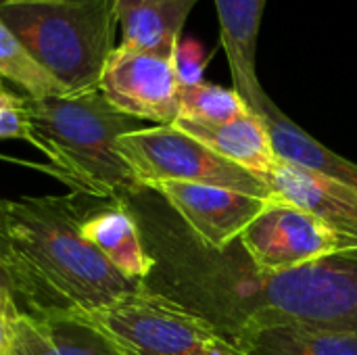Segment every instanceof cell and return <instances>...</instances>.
Wrapping results in <instances>:
<instances>
[{
	"instance_id": "1",
	"label": "cell",
	"mask_w": 357,
	"mask_h": 355,
	"mask_svg": "<svg viewBox=\"0 0 357 355\" xmlns=\"http://www.w3.org/2000/svg\"><path fill=\"white\" fill-rule=\"evenodd\" d=\"M86 213L77 195L0 199L6 268L29 310L92 312L142 287L82 236Z\"/></svg>"
},
{
	"instance_id": "2",
	"label": "cell",
	"mask_w": 357,
	"mask_h": 355,
	"mask_svg": "<svg viewBox=\"0 0 357 355\" xmlns=\"http://www.w3.org/2000/svg\"><path fill=\"white\" fill-rule=\"evenodd\" d=\"M29 144L50 165L42 167L75 192L123 203L144 190L119 151V138L140 130V121L117 111L96 90L27 98Z\"/></svg>"
},
{
	"instance_id": "3",
	"label": "cell",
	"mask_w": 357,
	"mask_h": 355,
	"mask_svg": "<svg viewBox=\"0 0 357 355\" xmlns=\"http://www.w3.org/2000/svg\"><path fill=\"white\" fill-rule=\"evenodd\" d=\"M0 19L65 94L98 88L115 50V0H8Z\"/></svg>"
},
{
	"instance_id": "4",
	"label": "cell",
	"mask_w": 357,
	"mask_h": 355,
	"mask_svg": "<svg viewBox=\"0 0 357 355\" xmlns=\"http://www.w3.org/2000/svg\"><path fill=\"white\" fill-rule=\"evenodd\" d=\"M224 303H249L226 333L243 324L357 331V262L339 255L278 274L224 272Z\"/></svg>"
},
{
	"instance_id": "5",
	"label": "cell",
	"mask_w": 357,
	"mask_h": 355,
	"mask_svg": "<svg viewBox=\"0 0 357 355\" xmlns=\"http://www.w3.org/2000/svg\"><path fill=\"white\" fill-rule=\"evenodd\" d=\"M121 355H249L207 316L144 289L92 312H77Z\"/></svg>"
},
{
	"instance_id": "6",
	"label": "cell",
	"mask_w": 357,
	"mask_h": 355,
	"mask_svg": "<svg viewBox=\"0 0 357 355\" xmlns=\"http://www.w3.org/2000/svg\"><path fill=\"white\" fill-rule=\"evenodd\" d=\"M119 151L142 188L155 190L161 184L180 182L272 199V188L266 182L226 161L174 123L130 132L119 138Z\"/></svg>"
},
{
	"instance_id": "7",
	"label": "cell",
	"mask_w": 357,
	"mask_h": 355,
	"mask_svg": "<svg viewBox=\"0 0 357 355\" xmlns=\"http://www.w3.org/2000/svg\"><path fill=\"white\" fill-rule=\"evenodd\" d=\"M238 241L259 274H278L357 251V239L276 197L268 199Z\"/></svg>"
},
{
	"instance_id": "8",
	"label": "cell",
	"mask_w": 357,
	"mask_h": 355,
	"mask_svg": "<svg viewBox=\"0 0 357 355\" xmlns=\"http://www.w3.org/2000/svg\"><path fill=\"white\" fill-rule=\"evenodd\" d=\"M98 90L123 115L172 126L180 117V80L172 59L117 44Z\"/></svg>"
},
{
	"instance_id": "9",
	"label": "cell",
	"mask_w": 357,
	"mask_h": 355,
	"mask_svg": "<svg viewBox=\"0 0 357 355\" xmlns=\"http://www.w3.org/2000/svg\"><path fill=\"white\" fill-rule=\"evenodd\" d=\"M155 190L184 220L197 243L213 253H224L238 241L268 203V199L203 184L169 182Z\"/></svg>"
},
{
	"instance_id": "10",
	"label": "cell",
	"mask_w": 357,
	"mask_h": 355,
	"mask_svg": "<svg viewBox=\"0 0 357 355\" xmlns=\"http://www.w3.org/2000/svg\"><path fill=\"white\" fill-rule=\"evenodd\" d=\"M8 333L13 355H121L82 314L67 310H19Z\"/></svg>"
},
{
	"instance_id": "11",
	"label": "cell",
	"mask_w": 357,
	"mask_h": 355,
	"mask_svg": "<svg viewBox=\"0 0 357 355\" xmlns=\"http://www.w3.org/2000/svg\"><path fill=\"white\" fill-rule=\"evenodd\" d=\"M270 188L272 197L303 209L341 234L357 239L356 186L280 159Z\"/></svg>"
},
{
	"instance_id": "12",
	"label": "cell",
	"mask_w": 357,
	"mask_h": 355,
	"mask_svg": "<svg viewBox=\"0 0 357 355\" xmlns=\"http://www.w3.org/2000/svg\"><path fill=\"white\" fill-rule=\"evenodd\" d=\"M234 90L257 113L268 96L257 77V40L268 0H213Z\"/></svg>"
},
{
	"instance_id": "13",
	"label": "cell",
	"mask_w": 357,
	"mask_h": 355,
	"mask_svg": "<svg viewBox=\"0 0 357 355\" xmlns=\"http://www.w3.org/2000/svg\"><path fill=\"white\" fill-rule=\"evenodd\" d=\"M174 126L270 186L280 157L274 151L266 121L255 111L215 126L195 123L188 119H176Z\"/></svg>"
},
{
	"instance_id": "14",
	"label": "cell",
	"mask_w": 357,
	"mask_h": 355,
	"mask_svg": "<svg viewBox=\"0 0 357 355\" xmlns=\"http://www.w3.org/2000/svg\"><path fill=\"white\" fill-rule=\"evenodd\" d=\"M197 4L199 0H115L121 44L174 61L186 19Z\"/></svg>"
},
{
	"instance_id": "15",
	"label": "cell",
	"mask_w": 357,
	"mask_h": 355,
	"mask_svg": "<svg viewBox=\"0 0 357 355\" xmlns=\"http://www.w3.org/2000/svg\"><path fill=\"white\" fill-rule=\"evenodd\" d=\"M79 230L82 236L128 280L142 285L153 272L155 259L146 253L138 224L123 205L88 211Z\"/></svg>"
},
{
	"instance_id": "16",
	"label": "cell",
	"mask_w": 357,
	"mask_h": 355,
	"mask_svg": "<svg viewBox=\"0 0 357 355\" xmlns=\"http://www.w3.org/2000/svg\"><path fill=\"white\" fill-rule=\"evenodd\" d=\"M228 335L249 355H357V331L303 324H243Z\"/></svg>"
},
{
	"instance_id": "17",
	"label": "cell",
	"mask_w": 357,
	"mask_h": 355,
	"mask_svg": "<svg viewBox=\"0 0 357 355\" xmlns=\"http://www.w3.org/2000/svg\"><path fill=\"white\" fill-rule=\"evenodd\" d=\"M257 115H261V119L266 121L274 151L282 161L326 174L357 188V163H351L349 159L331 151L312 134L301 130L289 115L280 111V107L270 96L264 98Z\"/></svg>"
},
{
	"instance_id": "18",
	"label": "cell",
	"mask_w": 357,
	"mask_h": 355,
	"mask_svg": "<svg viewBox=\"0 0 357 355\" xmlns=\"http://www.w3.org/2000/svg\"><path fill=\"white\" fill-rule=\"evenodd\" d=\"M0 80L15 84L27 98H46L65 94L61 84L46 73L27 52L21 40L0 19Z\"/></svg>"
},
{
	"instance_id": "19",
	"label": "cell",
	"mask_w": 357,
	"mask_h": 355,
	"mask_svg": "<svg viewBox=\"0 0 357 355\" xmlns=\"http://www.w3.org/2000/svg\"><path fill=\"white\" fill-rule=\"evenodd\" d=\"M249 105L234 88H222L209 82L180 84V117L195 123H226L245 113Z\"/></svg>"
},
{
	"instance_id": "20",
	"label": "cell",
	"mask_w": 357,
	"mask_h": 355,
	"mask_svg": "<svg viewBox=\"0 0 357 355\" xmlns=\"http://www.w3.org/2000/svg\"><path fill=\"white\" fill-rule=\"evenodd\" d=\"M0 140H29L25 96L0 90Z\"/></svg>"
},
{
	"instance_id": "21",
	"label": "cell",
	"mask_w": 357,
	"mask_h": 355,
	"mask_svg": "<svg viewBox=\"0 0 357 355\" xmlns=\"http://www.w3.org/2000/svg\"><path fill=\"white\" fill-rule=\"evenodd\" d=\"M203 48L197 40L192 38H182L176 54H174V65L180 84H195L201 82V69H203Z\"/></svg>"
},
{
	"instance_id": "22",
	"label": "cell",
	"mask_w": 357,
	"mask_h": 355,
	"mask_svg": "<svg viewBox=\"0 0 357 355\" xmlns=\"http://www.w3.org/2000/svg\"><path fill=\"white\" fill-rule=\"evenodd\" d=\"M17 287L10 276V272L0 264V314L4 316H15L21 308L17 305Z\"/></svg>"
},
{
	"instance_id": "23",
	"label": "cell",
	"mask_w": 357,
	"mask_h": 355,
	"mask_svg": "<svg viewBox=\"0 0 357 355\" xmlns=\"http://www.w3.org/2000/svg\"><path fill=\"white\" fill-rule=\"evenodd\" d=\"M8 318L0 314V355H13L10 349V333H8Z\"/></svg>"
},
{
	"instance_id": "24",
	"label": "cell",
	"mask_w": 357,
	"mask_h": 355,
	"mask_svg": "<svg viewBox=\"0 0 357 355\" xmlns=\"http://www.w3.org/2000/svg\"><path fill=\"white\" fill-rule=\"evenodd\" d=\"M0 264L6 268V247H4V241H2V236H0ZM8 270V268H6Z\"/></svg>"
},
{
	"instance_id": "25",
	"label": "cell",
	"mask_w": 357,
	"mask_h": 355,
	"mask_svg": "<svg viewBox=\"0 0 357 355\" xmlns=\"http://www.w3.org/2000/svg\"><path fill=\"white\" fill-rule=\"evenodd\" d=\"M0 159H6V161H15V163H25V161H21V159H10V157H2V155H0Z\"/></svg>"
},
{
	"instance_id": "26",
	"label": "cell",
	"mask_w": 357,
	"mask_h": 355,
	"mask_svg": "<svg viewBox=\"0 0 357 355\" xmlns=\"http://www.w3.org/2000/svg\"><path fill=\"white\" fill-rule=\"evenodd\" d=\"M341 257H349V259H356V262H357V251L349 253V255H341Z\"/></svg>"
},
{
	"instance_id": "27",
	"label": "cell",
	"mask_w": 357,
	"mask_h": 355,
	"mask_svg": "<svg viewBox=\"0 0 357 355\" xmlns=\"http://www.w3.org/2000/svg\"><path fill=\"white\" fill-rule=\"evenodd\" d=\"M0 2H8V0H0Z\"/></svg>"
},
{
	"instance_id": "28",
	"label": "cell",
	"mask_w": 357,
	"mask_h": 355,
	"mask_svg": "<svg viewBox=\"0 0 357 355\" xmlns=\"http://www.w3.org/2000/svg\"><path fill=\"white\" fill-rule=\"evenodd\" d=\"M2 316H4V314H2Z\"/></svg>"
}]
</instances>
